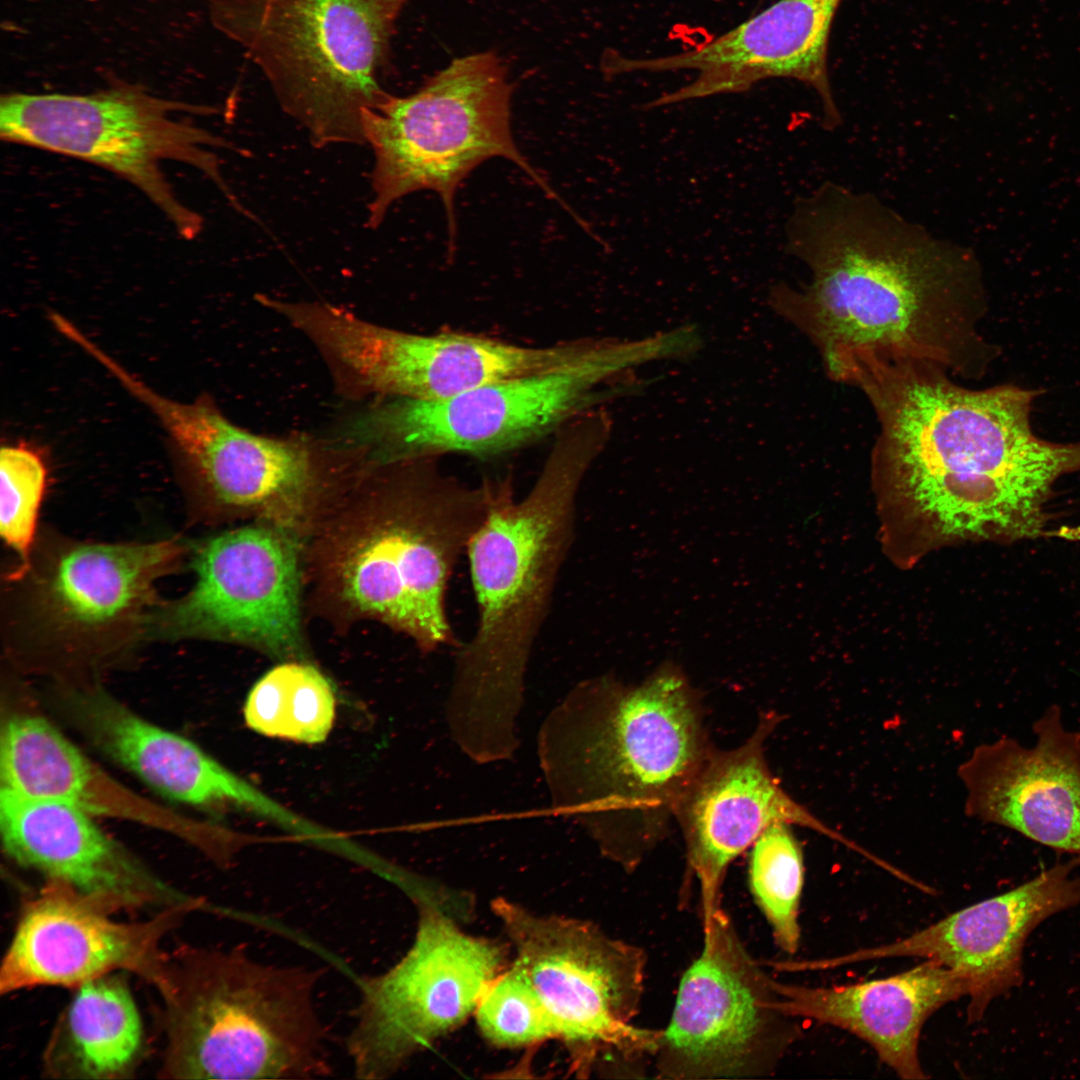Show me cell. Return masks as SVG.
<instances>
[{"mask_svg":"<svg viewBox=\"0 0 1080 1080\" xmlns=\"http://www.w3.org/2000/svg\"><path fill=\"white\" fill-rule=\"evenodd\" d=\"M1080 905V855L1055 863L1027 882L956 911L894 942L810 960L813 971L900 957L933 960L958 972L968 988L967 1018L980 1021L990 1004L1024 980L1023 952L1047 918Z\"/></svg>","mask_w":1080,"mask_h":1080,"instance_id":"cell-17","label":"cell"},{"mask_svg":"<svg viewBox=\"0 0 1080 1080\" xmlns=\"http://www.w3.org/2000/svg\"><path fill=\"white\" fill-rule=\"evenodd\" d=\"M662 356L653 335L596 338L582 356L556 369L422 401L390 398L352 416L336 443L380 465L445 453L491 457L560 430L601 403L639 392L636 368Z\"/></svg>","mask_w":1080,"mask_h":1080,"instance_id":"cell-7","label":"cell"},{"mask_svg":"<svg viewBox=\"0 0 1080 1080\" xmlns=\"http://www.w3.org/2000/svg\"><path fill=\"white\" fill-rule=\"evenodd\" d=\"M0 789L74 805L90 815L126 820L169 833L218 864L232 855L226 832L130 790L81 752L42 715L11 711L2 720Z\"/></svg>","mask_w":1080,"mask_h":1080,"instance_id":"cell-22","label":"cell"},{"mask_svg":"<svg viewBox=\"0 0 1080 1080\" xmlns=\"http://www.w3.org/2000/svg\"><path fill=\"white\" fill-rule=\"evenodd\" d=\"M160 993L169 1079H312L332 1069L314 1002L319 975L228 950L180 946Z\"/></svg>","mask_w":1080,"mask_h":1080,"instance_id":"cell-6","label":"cell"},{"mask_svg":"<svg viewBox=\"0 0 1080 1080\" xmlns=\"http://www.w3.org/2000/svg\"><path fill=\"white\" fill-rule=\"evenodd\" d=\"M854 383L877 412L881 475L943 533L1036 535L1052 484L1080 468V443L1033 435L1034 391L966 389L920 362L872 364Z\"/></svg>","mask_w":1080,"mask_h":1080,"instance_id":"cell-2","label":"cell"},{"mask_svg":"<svg viewBox=\"0 0 1080 1080\" xmlns=\"http://www.w3.org/2000/svg\"><path fill=\"white\" fill-rule=\"evenodd\" d=\"M776 988L785 1014L854 1034L906 1080L928 1077L919 1058L925 1022L942 1006L968 995L963 977L933 960L861 983L808 987L776 981Z\"/></svg>","mask_w":1080,"mask_h":1080,"instance_id":"cell-24","label":"cell"},{"mask_svg":"<svg viewBox=\"0 0 1080 1080\" xmlns=\"http://www.w3.org/2000/svg\"><path fill=\"white\" fill-rule=\"evenodd\" d=\"M335 713V693L328 679L314 666L298 662L278 665L264 674L244 705L250 729L307 744L327 738Z\"/></svg>","mask_w":1080,"mask_h":1080,"instance_id":"cell-27","label":"cell"},{"mask_svg":"<svg viewBox=\"0 0 1080 1080\" xmlns=\"http://www.w3.org/2000/svg\"><path fill=\"white\" fill-rule=\"evenodd\" d=\"M703 923L702 951L683 974L657 1041L658 1076L768 1075L800 1031L779 1007L776 981L745 949L728 915L719 908Z\"/></svg>","mask_w":1080,"mask_h":1080,"instance_id":"cell-13","label":"cell"},{"mask_svg":"<svg viewBox=\"0 0 1080 1080\" xmlns=\"http://www.w3.org/2000/svg\"><path fill=\"white\" fill-rule=\"evenodd\" d=\"M158 911L124 923L64 881L47 879L23 906L0 970V992L80 985L117 970L132 972L158 992L167 984L169 954L161 942L188 913Z\"/></svg>","mask_w":1080,"mask_h":1080,"instance_id":"cell-18","label":"cell"},{"mask_svg":"<svg viewBox=\"0 0 1080 1080\" xmlns=\"http://www.w3.org/2000/svg\"><path fill=\"white\" fill-rule=\"evenodd\" d=\"M292 531L267 524L222 533L197 552L196 582L148 620L168 638L243 644L280 659L300 658V570Z\"/></svg>","mask_w":1080,"mask_h":1080,"instance_id":"cell-14","label":"cell"},{"mask_svg":"<svg viewBox=\"0 0 1080 1080\" xmlns=\"http://www.w3.org/2000/svg\"><path fill=\"white\" fill-rule=\"evenodd\" d=\"M749 883L775 943L784 952L795 953L801 937L798 917L804 861L802 848L789 824L770 825L753 843Z\"/></svg>","mask_w":1080,"mask_h":1080,"instance_id":"cell-28","label":"cell"},{"mask_svg":"<svg viewBox=\"0 0 1080 1080\" xmlns=\"http://www.w3.org/2000/svg\"><path fill=\"white\" fill-rule=\"evenodd\" d=\"M594 338L544 347L472 334L398 331L336 315L326 330L329 360L355 386L390 398L438 401L491 383L549 371L585 354Z\"/></svg>","mask_w":1080,"mask_h":1080,"instance_id":"cell-16","label":"cell"},{"mask_svg":"<svg viewBox=\"0 0 1080 1080\" xmlns=\"http://www.w3.org/2000/svg\"><path fill=\"white\" fill-rule=\"evenodd\" d=\"M1032 731L1031 747L1003 736L977 746L960 765L966 815L1080 855V732L1066 727L1056 704Z\"/></svg>","mask_w":1080,"mask_h":1080,"instance_id":"cell-20","label":"cell"},{"mask_svg":"<svg viewBox=\"0 0 1080 1080\" xmlns=\"http://www.w3.org/2000/svg\"><path fill=\"white\" fill-rule=\"evenodd\" d=\"M488 503L489 481L469 487L439 472L432 458L400 463L376 496L325 535L322 568L337 600L406 634L423 652L457 648L448 584Z\"/></svg>","mask_w":1080,"mask_h":1080,"instance_id":"cell-5","label":"cell"},{"mask_svg":"<svg viewBox=\"0 0 1080 1080\" xmlns=\"http://www.w3.org/2000/svg\"><path fill=\"white\" fill-rule=\"evenodd\" d=\"M56 696L58 709L96 749L161 796L206 811L258 815L266 807L267 794L102 688L68 686Z\"/></svg>","mask_w":1080,"mask_h":1080,"instance_id":"cell-23","label":"cell"},{"mask_svg":"<svg viewBox=\"0 0 1080 1080\" xmlns=\"http://www.w3.org/2000/svg\"><path fill=\"white\" fill-rule=\"evenodd\" d=\"M482 1037L497 1048H519L557 1039L537 992L513 963L483 991L474 1011Z\"/></svg>","mask_w":1080,"mask_h":1080,"instance_id":"cell-29","label":"cell"},{"mask_svg":"<svg viewBox=\"0 0 1080 1080\" xmlns=\"http://www.w3.org/2000/svg\"><path fill=\"white\" fill-rule=\"evenodd\" d=\"M512 84L492 51L453 59L407 96L387 94L363 113L372 148V195L367 225L377 228L400 198L429 190L438 194L454 249V200L463 180L481 163L505 158L548 195L556 197L516 146L511 130Z\"/></svg>","mask_w":1080,"mask_h":1080,"instance_id":"cell-9","label":"cell"},{"mask_svg":"<svg viewBox=\"0 0 1080 1080\" xmlns=\"http://www.w3.org/2000/svg\"><path fill=\"white\" fill-rule=\"evenodd\" d=\"M209 109L153 96L123 82L90 94L10 93L0 101V136L101 166L143 192L184 239L202 230V217L176 196L164 161L207 176L235 209L248 215L223 179L212 149L233 145L176 117Z\"/></svg>","mask_w":1080,"mask_h":1080,"instance_id":"cell-10","label":"cell"},{"mask_svg":"<svg viewBox=\"0 0 1080 1080\" xmlns=\"http://www.w3.org/2000/svg\"><path fill=\"white\" fill-rule=\"evenodd\" d=\"M76 989L57 1020L44 1052L47 1076L129 1077L142 1054L143 1028L125 980L111 973Z\"/></svg>","mask_w":1080,"mask_h":1080,"instance_id":"cell-26","label":"cell"},{"mask_svg":"<svg viewBox=\"0 0 1080 1080\" xmlns=\"http://www.w3.org/2000/svg\"><path fill=\"white\" fill-rule=\"evenodd\" d=\"M612 427L602 408L565 425L521 499L511 480L490 481L486 516L466 550L477 625L456 648L444 705L452 741L470 755L519 749L528 664L572 544L577 493Z\"/></svg>","mask_w":1080,"mask_h":1080,"instance_id":"cell-3","label":"cell"},{"mask_svg":"<svg viewBox=\"0 0 1080 1080\" xmlns=\"http://www.w3.org/2000/svg\"><path fill=\"white\" fill-rule=\"evenodd\" d=\"M785 248L810 281L775 284L768 303L813 341L832 376L869 362L967 369L984 304L971 248L833 181L795 200Z\"/></svg>","mask_w":1080,"mask_h":1080,"instance_id":"cell-1","label":"cell"},{"mask_svg":"<svg viewBox=\"0 0 1080 1080\" xmlns=\"http://www.w3.org/2000/svg\"><path fill=\"white\" fill-rule=\"evenodd\" d=\"M491 909L565 1047L570 1072L587 1077L603 1056L655 1052L660 1031L631 1025L643 993L646 955L590 921L536 913L498 897Z\"/></svg>","mask_w":1080,"mask_h":1080,"instance_id":"cell-11","label":"cell"},{"mask_svg":"<svg viewBox=\"0 0 1080 1080\" xmlns=\"http://www.w3.org/2000/svg\"><path fill=\"white\" fill-rule=\"evenodd\" d=\"M0 831L15 863L66 882L110 913L206 905L159 878L69 803L0 789Z\"/></svg>","mask_w":1080,"mask_h":1080,"instance_id":"cell-21","label":"cell"},{"mask_svg":"<svg viewBox=\"0 0 1080 1080\" xmlns=\"http://www.w3.org/2000/svg\"><path fill=\"white\" fill-rule=\"evenodd\" d=\"M122 386L158 419L178 467L197 491L289 531L307 519L322 481L304 442L253 434L230 422L207 396L174 401L133 373L124 375Z\"/></svg>","mask_w":1080,"mask_h":1080,"instance_id":"cell-15","label":"cell"},{"mask_svg":"<svg viewBox=\"0 0 1080 1080\" xmlns=\"http://www.w3.org/2000/svg\"><path fill=\"white\" fill-rule=\"evenodd\" d=\"M778 722L777 715L767 714L744 744L714 750L674 809L690 871L700 885L703 920L721 908L720 890L730 863L772 824L802 826L875 858L819 820L776 781L764 743Z\"/></svg>","mask_w":1080,"mask_h":1080,"instance_id":"cell-19","label":"cell"},{"mask_svg":"<svg viewBox=\"0 0 1080 1080\" xmlns=\"http://www.w3.org/2000/svg\"><path fill=\"white\" fill-rule=\"evenodd\" d=\"M536 751L552 810L631 870L714 749L696 689L667 662L638 684L578 682L543 719Z\"/></svg>","mask_w":1080,"mask_h":1080,"instance_id":"cell-4","label":"cell"},{"mask_svg":"<svg viewBox=\"0 0 1080 1080\" xmlns=\"http://www.w3.org/2000/svg\"><path fill=\"white\" fill-rule=\"evenodd\" d=\"M0 474V532L22 561L19 575L27 569L48 470L40 450L20 442L1 447Z\"/></svg>","mask_w":1080,"mask_h":1080,"instance_id":"cell-30","label":"cell"},{"mask_svg":"<svg viewBox=\"0 0 1080 1080\" xmlns=\"http://www.w3.org/2000/svg\"><path fill=\"white\" fill-rule=\"evenodd\" d=\"M415 905L418 923L409 950L385 972L359 982L347 1050L360 1079L393 1076L458 1028L507 967L501 944L465 933L460 919L441 905Z\"/></svg>","mask_w":1080,"mask_h":1080,"instance_id":"cell-12","label":"cell"},{"mask_svg":"<svg viewBox=\"0 0 1080 1080\" xmlns=\"http://www.w3.org/2000/svg\"><path fill=\"white\" fill-rule=\"evenodd\" d=\"M405 2L214 0L210 16L313 145L366 144L363 113L388 94L380 80Z\"/></svg>","mask_w":1080,"mask_h":1080,"instance_id":"cell-8","label":"cell"},{"mask_svg":"<svg viewBox=\"0 0 1080 1080\" xmlns=\"http://www.w3.org/2000/svg\"><path fill=\"white\" fill-rule=\"evenodd\" d=\"M176 541L77 544L65 549L41 589L48 619L73 632H98L138 616L155 582L175 568Z\"/></svg>","mask_w":1080,"mask_h":1080,"instance_id":"cell-25","label":"cell"}]
</instances>
